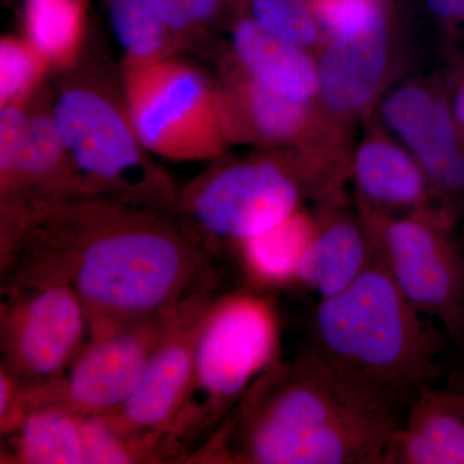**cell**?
Instances as JSON below:
<instances>
[{
    "label": "cell",
    "mask_w": 464,
    "mask_h": 464,
    "mask_svg": "<svg viewBox=\"0 0 464 464\" xmlns=\"http://www.w3.org/2000/svg\"><path fill=\"white\" fill-rule=\"evenodd\" d=\"M0 273L65 282L87 314L90 340L172 315L213 295L210 250L179 213L108 198L72 197L0 227Z\"/></svg>",
    "instance_id": "1"
},
{
    "label": "cell",
    "mask_w": 464,
    "mask_h": 464,
    "mask_svg": "<svg viewBox=\"0 0 464 464\" xmlns=\"http://www.w3.org/2000/svg\"><path fill=\"white\" fill-rule=\"evenodd\" d=\"M395 408L306 346L267 369L186 462L386 464Z\"/></svg>",
    "instance_id": "2"
},
{
    "label": "cell",
    "mask_w": 464,
    "mask_h": 464,
    "mask_svg": "<svg viewBox=\"0 0 464 464\" xmlns=\"http://www.w3.org/2000/svg\"><path fill=\"white\" fill-rule=\"evenodd\" d=\"M422 315L374 258L348 288L320 299L307 347L398 405L439 375L441 342Z\"/></svg>",
    "instance_id": "3"
},
{
    "label": "cell",
    "mask_w": 464,
    "mask_h": 464,
    "mask_svg": "<svg viewBox=\"0 0 464 464\" xmlns=\"http://www.w3.org/2000/svg\"><path fill=\"white\" fill-rule=\"evenodd\" d=\"M279 324L273 304L253 295L215 298L195 350L190 387L160 441L163 459H188L253 383L277 362ZM186 462V460H185Z\"/></svg>",
    "instance_id": "4"
},
{
    "label": "cell",
    "mask_w": 464,
    "mask_h": 464,
    "mask_svg": "<svg viewBox=\"0 0 464 464\" xmlns=\"http://www.w3.org/2000/svg\"><path fill=\"white\" fill-rule=\"evenodd\" d=\"M51 112L78 197L177 212L179 194L137 136L123 97L115 99L92 81H72L58 92Z\"/></svg>",
    "instance_id": "5"
},
{
    "label": "cell",
    "mask_w": 464,
    "mask_h": 464,
    "mask_svg": "<svg viewBox=\"0 0 464 464\" xmlns=\"http://www.w3.org/2000/svg\"><path fill=\"white\" fill-rule=\"evenodd\" d=\"M322 200L319 188L289 150L219 164L179 194L186 226L208 240L240 244L268 230L302 208Z\"/></svg>",
    "instance_id": "6"
},
{
    "label": "cell",
    "mask_w": 464,
    "mask_h": 464,
    "mask_svg": "<svg viewBox=\"0 0 464 464\" xmlns=\"http://www.w3.org/2000/svg\"><path fill=\"white\" fill-rule=\"evenodd\" d=\"M121 91L137 136L151 155L210 160L231 145L219 85L172 56L123 63Z\"/></svg>",
    "instance_id": "7"
},
{
    "label": "cell",
    "mask_w": 464,
    "mask_h": 464,
    "mask_svg": "<svg viewBox=\"0 0 464 464\" xmlns=\"http://www.w3.org/2000/svg\"><path fill=\"white\" fill-rule=\"evenodd\" d=\"M408 33L398 0H386L362 33L324 39L315 57L319 91L314 128L326 139L355 148L356 128L364 124L398 81L408 57Z\"/></svg>",
    "instance_id": "8"
},
{
    "label": "cell",
    "mask_w": 464,
    "mask_h": 464,
    "mask_svg": "<svg viewBox=\"0 0 464 464\" xmlns=\"http://www.w3.org/2000/svg\"><path fill=\"white\" fill-rule=\"evenodd\" d=\"M374 258L423 315L439 320L456 343L464 308V253L457 219L441 209L391 216L356 203Z\"/></svg>",
    "instance_id": "9"
},
{
    "label": "cell",
    "mask_w": 464,
    "mask_h": 464,
    "mask_svg": "<svg viewBox=\"0 0 464 464\" xmlns=\"http://www.w3.org/2000/svg\"><path fill=\"white\" fill-rule=\"evenodd\" d=\"M88 340L83 304L63 280L33 277L2 283V368L24 390L60 378Z\"/></svg>",
    "instance_id": "10"
},
{
    "label": "cell",
    "mask_w": 464,
    "mask_h": 464,
    "mask_svg": "<svg viewBox=\"0 0 464 464\" xmlns=\"http://www.w3.org/2000/svg\"><path fill=\"white\" fill-rule=\"evenodd\" d=\"M173 315L88 340L60 378L38 389L21 391L23 415L42 406H56L78 415L115 413L141 381Z\"/></svg>",
    "instance_id": "11"
},
{
    "label": "cell",
    "mask_w": 464,
    "mask_h": 464,
    "mask_svg": "<svg viewBox=\"0 0 464 464\" xmlns=\"http://www.w3.org/2000/svg\"><path fill=\"white\" fill-rule=\"evenodd\" d=\"M374 114L422 168L440 208L457 219L464 210V140L449 108L444 75L393 85Z\"/></svg>",
    "instance_id": "12"
},
{
    "label": "cell",
    "mask_w": 464,
    "mask_h": 464,
    "mask_svg": "<svg viewBox=\"0 0 464 464\" xmlns=\"http://www.w3.org/2000/svg\"><path fill=\"white\" fill-rule=\"evenodd\" d=\"M78 197L56 121L25 103L0 108L2 224L36 208Z\"/></svg>",
    "instance_id": "13"
},
{
    "label": "cell",
    "mask_w": 464,
    "mask_h": 464,
    "mask_svg": "<svg viewBox=\"0 0 464 464\" xmlns=\"http://www.w3.org/2000/svg\"><path fill=\"white\" fill-rule=\"evenodd\" d=\"M213 301L212 295H201L174 313L130 398L105 415L118 431L161 441L190 387L198 337Z\"/></svg>",
    "instance_id": "14"
},
{
    "label": "cell",
    "mask_w": 464,
    "mask_h": 464,
    "mask_svg": "<svg viewBox=\"0 0 464 464\" xmlns=\"http://www.w3.org/2000/svg\"><path fill=\"white\" fill-rule=\"evenodd\" d=\"M364 127L351 168L356 203L391 216L441 209L422 168L380 119L372 115Z\"/></svg>",
    "instance_id": "15"
},
{
    "label": "cell",
    "mask_w": 464,
    "mask_h": 464,
    "mask_svg": "<svg viewBox=\"0 0 464 464\" xmlns=\"http://www.w3.org/2000/svg\"><path fill=\"white\" fill-rule=\"evenodd\" d=\"M315 232L302 258L295 283L320 299L348 288L374 262L371 235L357 208L348 206L343 191L319 201Z\"/></svg>",
    "instance_id": "16"
},
{
    "label": "cell",
    "mask_w": 464,
    "mask_h": 464,
    "mask_svg": "<svg viewBox=\"0 0 464 464\" xmlns=\"http://www.w3.org/2000/svg\"><path fill=\"white\" fill-rule=\"evenodd\" d=\"M232 143L297 150L310 133L313 102L283 96L246 74L232 61L219 85Z\"/></svg>",
    "instance_id": "17"
},
{
    "label": "cell",
    "mask_w": 464,
    "mask_h": 464,
    "mask_svg": "<svg viewBox=\"0 0 464 464\" xmlns=\"http://www.w3.org/2000/svg\"><path fill=\"white\" fill-rule=\"evenodd\" d=\"M386 464H464V398L456 390L418 391Z\"/></svg>",
    "instance_id": "18"
},
{
    "label": "cell",
    "mask_w": 464,
    "mask_h": 464,
    "mask_svg": "<svg viewBox=\"0 0 464 464\" xmlns=\"http://www.w3.org/2000/svg\"><path fill=\"white\" fill-rule=\"evenodd\" d=\"M234 63L266 87L301 102H313L319 91L315 53L283 41L258 26L246 14L232 27Z\"/></svg>",
    "instance_id": "19"
},
{
    "label": "cell",
    "mask_w": 464,
    "mask_h": 464,
    "mask_svg": "<svg viewBox=\"0 0 464 464\" xmlns=\"http://www.w3.org/2000/svg\"><path fill=\"white\" fill-rule=\"evenodd\" d=\"M7 458L23 464H84L82 415L56 406L32 409L5 436Z\"/></svg>",
    "instance_id": "20"
},
{
    "label": "cell",
    "mask_w": 464,
    "mask_h": 464,
    "mask_svg": "<svg viewBox=\"0 0 464 464\" xmlns=\"http://www.w3.org/2000/svg\"><path fill=\"white\" fill-rule=\"evenodd\" d=\"M315 215L299 208L264 232L237 244L241 261L253 279L262 284L295 282L299 265L315 232Z\"/></svg>",
    "instance_id": "21"
},
{
    "label": "cell",
    "mask_w": 464,
    "mask_h": 464,
    "mask_svg": "<svg viewBox=\"0 0 464 464\" xmlns=\"http://www.w3.org/2000/svg\"><path fill=\"white\" fill-rule=\"evenodd\" d=\"M25 38L51 66L69 69L81 52L85 0H26Z\"/></svg>",
    "instance_id": "22"
},
{
    "label": "cell",
    "mask_w": 464,
    "mask_h": 464,
    "mask_svg": "<svg viewBox=\"0 0 464 464\" xmlns=\"http://www.w3.org/2000/svg\"><path fill=\"white\" fill-rule=\"evenodd\" d=\"M110 26L125 63H154L172 56L179 44L152 0H106Z\"/></svg>",
    "instance_id": "23"
},
{
    "label": "cell",
    "mask_w": 464,
    "mask_h": 464,
    "mask_svg": "<svg viewBox=\"0 0 464 464\" xmlns=\"http://www.w3.org/2000/svg\"><path fill=\"white\" fill-rule=\"evenodd\" d=\"M84 464L163 462L160 439L121 433L105 415H82Z\"/></svg>",
    "instance_id": "24"
},
{
    "label": "cell",
    "mask_w": 464,
    "mask_h": 464,
    "mask_svg": "<svg viewBox=\"0 0 464 464\" xmlns=\"http://www.w3.org/2000/svg\"><path fill=\"white\" fill-rule=\"evenodd\" d=\"M258 26L283 41L316 53L323 42L310 0H244Z\"/></svg>",
    "instance_id": "25"
},
{
    "label": "cell",
    "mask_w": 464,
    "mask_h": 464,
    "mask_svg": "<svg viewBox=\"0 0 464 464\" xmlns=\"http://www.w3.org/2000/svg\"><path fill=\"white\" fill-rule=\"evenodd\" d=\"M51 65L26 38L0 42V105L26 103Z\"/></svg>",
    "instance_id": "26"
},
{
    "label": "cell",
    "mask_w": 464,
    "mask_h": 464,
    "mask_svg": "<svg viewBox=\"0 0 464 464\" xmlns=\"http://www.w3.org/2000/svg\"><path fill=\"white\" fill-rule=\"evenodd\" d=\"M384 3L386 0H310L323 41L362 33L373 23Z\"/></svg>",
    "instance_id": "27"
},
{
    "label": "cell",
    "mask_w": 464,
    "mask_h": 464,
    "mask_svg": "<svg viewBox=\"0 0 464 464\" xmlns=\"http://www.w3.org/2000/svg\"><path fill=\"white\" fill-rule=\"evenodd\" d=\"M176 41H191L209 30L227 8L224 0H152Z\"/></svg>",
    "instance_id": "28"
},
{
    "label": "cell",
    "mask_w": 464,
    "mask_h": 464,
    "mask_svg": "<svg viewBox=\"0 0 464 464\" xmlns=\"http://www.w3.org/2000/svg\"><path fill=\"white\" fill-rule=\"evenodd\" d=\"M430 17L453 35L464 30V0H422Z\"/></svg>",
    "instance_id": "29"
},
{
    "label": "cell",
    "mask_w": 464,
    "mask_h": 464,
    "mask_svg": "<svg viewBox=\"0 0 464 464\" xmlns=\"http://www.w3.org/2000/svg\"><path fill=\"white\" fill-rule=\"evenodd\" d=\"M449 108L464 140V57L444 75Z\"/></svg>",
    "instance_id": "30"
},
{
    "label": "cell",
    "mask_w": 464,
    "mask_h": 464,
    "mask_svg": "<svg viewBox=\"0 0 464 464\" xmlns=\"http://www.w3.org/2000/svg\"><path fill=\"white\" fill-rule=\"evenodd\" d=\"M450 389L456 390L464 398V365L458 371V373L451 378L450 383H449Z\"/></svg>",
    "instance_id": "31"
},
{
    "label": "cell",
    "mask_w": 464,
    "mask_h": 464,
    "mask_svg": "<svg viewBox=\"0 0 464 464\" xmlns=\"http://www.w3.org/2000/svg\"><path fill=\"white\" fill-rule=\"evenodd\" d=\"M458 347L462 351V365H464V308H463V315H462V324H460V332L459 337L456 342Z\"/></svg>",
    "instance_id": "32"
},
{
    "label": "cell",
    "mask_w": 464,
    "mask_h": 464,
    "mask_svg": "<svg viewBox=\"0 0 464 464\" xmlns=\"http://www.w3.org/2000/svg\"><path fill=\"white\" fill-rule=\"evenodd\" d=\"M224 2L227 7H232V5H241L244 0H224Z\"/></svg>",
    "instance_id": "33"
}]
</instances>
